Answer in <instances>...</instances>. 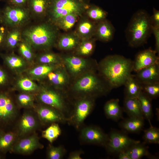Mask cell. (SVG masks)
<instances>
[{
	"label": "cell",
	"instance_id": "46",
	"mask_svg": "<svg viewBox=\"0 0 159 159\" xmlns=\"http://www.w3.org/2000/svg\"><path fill=\"white\" fill-rule=\"evenodd\" d=\"M153 14L150 17L152 26L159 27V11L155 8L153 9Z\"/></svg>",
	"mask_w": 159,
	"mask_h": 159
},
{
	"label": "cell",
	"instance_id": "28",
	"mask_svg": "<svg viewBox=\"0 0 159 159\" xmlns=\"http://www.w3.org/2000/svg\"><path fill=\"white\" fill-rule=\"evenodd\" d=\"M22 39V32L18 28H14L8 31L4 47L8 49H12L18 47Z\"/></svg>",
	"mask_w": 159,
	"mask_h": 159
},
{
	"label": "cell",
	"instance_id": "24",
	"mask_svg": "<svg viewBox=\"0 0 159 159\" xmlns=\"http://www.w3.org/2000/svg\"><path fill=\"white\" fill-rule=\"evenodd\" d=\"M125 86V98H138L141 91L140 83L131 74L127 79Z\"/></svg>",
	"mask_w": 159,
	"mask_h": 159
},
{
	"label": "cell",
	"instance_id": "38",
	"mask_svg": "<svg viewBox=\"0 0 159 159\" xmlns=\"http://www.w3.org/2000/svg\"><path fill=\"white\" fill-rule=\"evenodd\" d=\"M46 0H30V9L36 16H40L45 11L47 6Z\"/></svg>",
	"mask_w": 159,
	"mask_h": 159
},
{
	"label": "cell",
	"instance_id": "47",
	"mask_svg": "<svg viewBox=\"0 0 159 159\" xmlns=\"http://www.w3.org/2000/svg\"><path fill=\"white\" fill-rule=\"evenodd\" d=\"M7 31L6 26L0 27V48L4 47Z\"/></svg>",
	"mask_w": 159,
	"mask_h": 159
},
{
	"label": "cell",
	"instance_id": "13",
	"mask_svg": "<svg viewBox=\"0 0 159 159\" xmlns=\"http://www.w3.org/2000/svg\"><path fill=\"white\" fill-rule=\"evenodd\" d=\"M79 139L82 144H92L105 147L108 139V135L100 127L90 125L80 130Z\"/></svg>",
	"mask_w": 159,
	"mask_h": 159
},
{
	"label": "cell",
	"instance_id": "50",
	"mask_svg": "<svg viewBox=\"0 0 159 159\" xmlns=\"http://www.w3.org/2000/svg\"><path fill=\"white\" fill-rule=\"evenodd\" d=\"M119 159H131L130 156L126 150L122 151L118 154Z\"/></svg>",
	"mask_w": 159,
	"mask_h": 159
},
{
	"label": "cell",
	"instance_id": "48",
	"mask_svg": "<svg viewBox=\"0 0 159 159\" xmlns=\"http://www.w3.org/2000/svg\"><path fill=\"white\" fill-rule=\"evenodd\" d=\"M84 152L81 150H79L72 151L71 152L68 157V159H82L81 155L84 153Z\"/></svg>",
	"mask_w": 159,
	"mask_h": 159
},
{
	"label": "cell",
	"instance_id": "6",
	"mask_svg": "<svg viewBox=\"0 0 159 159\" xmlns=\"http://www.w3.org/2000/svg\"><path fill=\"white\" fill-rule=\"evenodd\" d=\"M15 96L9 91L0 90V130H12L21 115Z\"/></svg>",
	"mask_w": 159,
	"mask_h": 159
},
{
	"label": "cell",
	"instance_id": "36",
	"mask_svg": "<svg viewBox=\"0 0 159 159\" xmlns=\"http://www.w3.org/2000/svg\"><path fill=\"white\" fill-rule=\"evenodd\" d=\"M66 152L63 146L55 147L50 143L47 148V158L48 159H61L65 155Z\"/></svg>",
	"mask_w": 159,
	"mask_h": 159
},
{
	"label": "cell",
	"instance_id": "7",
	"mask_svg": "<svg viewBox=\"0 0 159 159\" xmlns=\"http://www.w3.org/2000/svg\"><path fill=\"white\" fill-rule=\"evenodd\" d=\"M73 107L67 122L80 130L84 126V121L92 111L95 105V99L82 97L75 99Z\"/></svg>",
	"mask_w": 159,
	"mask_h": 159
},
{
	"label": "cell",
	"instance_id": "30",
	"mask_svg": "<svg viewBox=\"0 0 159 159\" xmlns=\"http://www.w3.org/2000/svg\"><path fill=\"white\" fill-rule=\"evenodd\" d=\"M145 144L140 141L131 145L125 150L131 159H140L144 156H151Z\"/></svg>",
	"mask_w": 159,
	"mask_h": 159
},
{
	"label": "cell",
	"instance_id": "29",
	"mask_svg": "<svg viewBox=\"0 0 159 159\" xmlns=\"http://www.w3.org/2000/svg\"><path fill=\"white\" fill-rule=\"evenodd\" d=\"M140 109L144 118L146 119L152 125L150 120L153 116L152 100L141 91L138 98Z\"/></svg>",
	"mask_w": 159,
	"mask_h": 159
},
{
	"label": "cell",
	"instance_id": "15",
	"mask_svg": "<svg viewBox=\"0 0 159 159\" xmlns=\"http://www.w3.org/2000/svg\"><path fill=\"white\" fill-rule=\"evenodd\" d=\"M79 9V4L74 0H54L51 7V16L53 21H57L67 14H75Z\"/></svg>",
	"mask_w": 159,
	"mask_h": 159
},
{
	"label": "cell",
	"instance_id": "18",
	"mask_svg": "<svg viewBox=\"0 0 159 159\" xmlns=\"http://www.w3.org/2000/svg\"><path fill=\"white\" fill-rule=\"evenodd\" d=\"M6 66L10 70L17 74H20L29 69V63L21 56L13 53L9 54L0 53Z\"/></svg>",
	"mask_w": 159,
	"mask_h": 159
},
{
	"label": "cell",
	"instance_id": "49",
	"mask_svg": "<svg viewBox=\"0 0 159 159\" xmlns=\"http://www.w3.org/2000/svg\"><path fill=\"white\" fill-rule=\"evenodd\" d=\"M27 0H9L10 3L14 6H21L26 3Z\"/></svg>",
	"mask_w": 159,
	"mask_h": 159
},
{
	"label": "cell",
	"instance_id": "17",
	"mask_svg": "<svg viewBox=\"0 0 159 159\" xmlns=\"http://www.w3.org/2000/svg\"><path fill=\"white\" fill-rule=\"evenodd\" d=\"M46 78L53 87L63 91L69 84L70 77L63 64L49 72Z\"/></svg>",
	"mask_w": 159,
	"mask_h": 159
},
{
	"label": "cell",
	"instance_id": "1",
	"mask_svg": "<svg viewBox=\"0 0 159 159\" xmlns=\"http://www.w3.org/2000/svg\"><path fill=\"white\" fill-rule=\"evenodd\" d=\"M133 71V61L117 54L108 56L97 66V72L112 89L124 85Z\"/></svg>",
	"mask_w": 159,
	"mask_h": 159
},
{
	"label": "cell",
	"instance_id": "16",
	"mask_svg": "<svg viewBox=\"0 0 159 159\" xmlns=\"http://www.w3.org/2000/svg\"><path fill=\"white\" fill-rule=\"evenodd\" d=\"M157 54L155 50L151 48L139 52L133 61V71L136 72L143 69L159 63V57Z\"/></svg>",
	"mask_w": 159,
	"mask_h": 159
},
{
	"label": "cell",
	"instance_id": "27",
	"mask_svg": "<svg viewBox=\"0 0 159 159\" xmlns=\"http://www.w3.org/2000/svg\"><path fill=\"white\" fill-rule=\"evenodd\" d=\"M115 31L114 26L110 22L103 21L97 27L96 35L100 39L108 42L113 39Z\"/></svg>",
	"mask_w": 159,
	"mask_h": 159
},
{
	"label": "cell",
	"instance_id": "3",
	"mask_svg": "<svg viewBox=\"0 0 159 159\" xmlns=\"http://www.w3.org/2000/svg\"><path fill=\"white\" fill-rule=\"evenodd\" d=\"M150 16L143 10H140L132 16L126 29L130 46L137 47L146 42L151 32Z\"/></svg>",
	"mask_w": 159,
	"mask_h": 159
},
{
	"label": "cell",
	"instance_id": "31",
	"mask_svg": "<svg viewBox=\"0 0 159 159\" xmlns=\"http://www.w3.org/2000/svg\"><path fill=\"white\" fill-rule=\"evenodd\" d=\"M15 99L16 104L20 109L34 108L35 100V95L34 94L20 92L15 96Z\"/></svg>",
	"mask_w": 159,
	"mask_h": 159
},
{
	"label": "cell",
	"instance_id": "52",
	"mask_svg": "<svg viewBox=\"0 0 159 159\" xmlns=\"http://www.w3.org/2000/svg\"><path fill=\"white\" fill-rule=\"evenodd\" d=\"M2 22V15L0 11V23Z\"/></svg>",
	"mask_w": 159,
	"mask_h": 159
},
{
	"label": "cell",
	"instance_id": "2",
	"mask_svg": "<svg viewBox=\"0 0 159 159\" xmlns=\"http://www.w3.org/2000/svg\"><path fill=\"white\" fill-rule=\"evenodd\" d=\"M71 93L74 99L82 97L95 99L108 94L113 89L96 71L87 72L74 79Z\"/></svg>",
	"mask_w": 159,
	"mask_h": 159
},
{
	"label": "cell",
	"instance_id": "9",
	"mask_svg": "<svg viewBox=\"0 0 159 159\" xmlns=\"http://www.w3.org/2000/svg\"><path fill=\"white\" fill-rule=\"evenodd\" d=\"M63 65L70 77L74 79L91 71L97 70L98 63L76 56H69L62 58Z\"/></svg>",
	"mask_w": 159,
	"mask_h": 159
},
{
	"label": "cell",
	"instance_id": "23",
	"mask_svg": "<svg viewBox=\"0 0 159 159\" xmlns=\"http://www.w3.org/2000/svg\"><path fill=\"white\" fill-rule=\"evenodd\" d=\"M123 109L129 117L139 118L144 120L139 102L138 98H125Z\"/></svg>",
	"mask_w": 159,
	"mask_h": 159
},
{
	"label": "cell",
	"instance_id": "8",
	"mask_svg": "<svg viewBox=\"0 0 159 159\" xmlns=\"http://www.w3.org/2000/svg\"><path fill=\"white\" fill-rule=\"evenodd\" d=\"M42 127L33 109H24L12 129L16 133L18 139L31 135Z\"/></svg>",
	"mask_w": 159,
	"mask_h": 159
},
{
	"label": "cell",
	"instance_id": "33",
	"mask_svg": "<svg viewBox=\"0 0 159 159\" xmlns=\"http://www.w3.org/2000/svg\"><path fill=\"white\" fill-rule=\"evenodd\" d=\"M62 131L58 123L51 124L42 132V136L52 144L61 135Z\"/></svg>",
	"mask_w": 159,
	"mask_h": 159
},
{
	"label": "cell",
	"instance_id": "42",
	"mask_svg": "<svg viewBox=\"0 0 159 159\" xmlns=\"http://www.w3.org/2000/svg\"><path fill=\"white\" fill-rule=\"evenodd\" d=\"M76 19L75 13L67 14L61 19V25L64 29H69L73 26L76 21Z\"/></svg>",
	"mask_w": 159,
	"mask_h": 159
},
{
	"label": "cell",
	"instance_id": "43",
	"mask_svg": "<svg viewBox=\"0 0 159 159\" xmlns=\"http://www.w3.org/2000/svg\"><path fill=\"white\" fill-rule=\"evenodd\" d=\"M8 75L6 71L0 66V90H4L9 83Z\"/></svg>",
	"mask_w": 159,
	"mask_h": 159
},
{
	"label": "cell",
	"instance_id": "35",
	"mask_svg": "<svg viewBox=\"0 0 159 159\" xmlns=\"http://www.w3.org/2000/svg\"><path fill=\"white\" fill-rule=\"evenodd\" d=\"M145 143H159V129L158 128L150 126L144 131L143 137Z\"/></svg>",
	"mask_w": 159,
	"mask_h": 159
},
{
	"label": "cell",
	"instance_id": "12",
	"mask_svg": "<svg viewBox=\"0 0 159 159\" xmlns=\"http://www.w3.org/2000/svg\"><path fill=\"white\" fill-rule=\"evenodd\" d=\"M42 126H48L53 123H64L67 119L60 111L49 106L38 103H35L33 108Z\"/></svg>",
	"mask_w": 159,
	"mask_h": 159
},
{
	"label": "cell",
	"instance_id": "26",
	"mask_svg": "<svg viewBox=\"0 0 159 159\" xmlns=\"http://www.w3.org/2000/svg\"><path fill=\"white\" fill-rule=\"evenodd\" d=\"M17 89L20 92L29 93L35 94L39 91L40 86L28 77L19 78L16 82Z\"/></svg>",
	"mask_w": 159,
	"mask_h": 159
},
{
	"label": "cell",
	"instance_id": "25",
	"mask_svg": "<svg viewBox=\"0 0 159 159\" xmlns=\"http://www.w3.org/2000/svg\"><path fill=\"white\" fill-rule=\"evenodd\" d=\"M144 125L143 120L130 117L123 120L119 123L120 127L124 131L133 133L140 132Z\"/></svg>",
	"mask_w": 159,
	"mask_h": 159
},
{
	"label": "cell",
	"instance_id": "32",
	"mask_svg": "<svg viewBox=\"0 0 159 159\" xmlns=\"http://www.w3.org/2000/svg\"><path fill=\"white\" fill-rule=\"evenodd\" d=\"M36 62L37 64H63L62 58L58 55L52 52L45 53L39 55L36 58Z\"/></svg>",
	"mask_w": 159,
	"mask_h": 159
},
{
	"label": "cell",
	"instance_id": "51",
	"mask_svg": "<svg viewBox=\"0 0 159 159\" xmlns=\"http://www.w3.org/2000/svg\"><path fill=\"white\" fill-rule=\"evenodd\" d=\"M4 158V154L0 153V159H3Z\"/></svg>",
	"mask_w": 159,
	"mask_h": 159
},
{
	"label": "cell",
	"instance_id": "19",
	"mask_svg": "<svg viewBox=\"0 0 159 159\" xmlns=\"http://www.w3.org/2000/svg\"><path fill=\"white\" fill-rule=\"evenodd\" d=\"M134 75L140 84L159 82V63L143 69Z\"/></svg>",
	"mask_w": 159,
	"mask_h": 159
},
{
	"label": "cell",
	"instance_id": "37",
	"mask_svg": "<svg viewBox=\"0 0 159 159\" xmlns=\"http://www.w3.org/2000/svg\"><path fill=\"white\" fill-rule=\"evenodd\" d=\"M140 85L141 91L151 100L158 97L159 82L140 84Z\"/></svg>",
	"mask_w": 159,
	"mask_h": 159
},
{
	"label": "cell",
	"instance_id": "10",
	"mask_svg": "<svg viewBox=\"0 0 159 159\" xmlns=\"http://www.w3.org/2000/svg\"><path fill=\"white\" fill-rule=\"evenodd\" d=\"M2 22L5 26L18 28L26 23L29 19L28 9L22 6H6L1 13Z\"/></svg>",
	"mask_w": 159,
	"mask_h": 159
},
{
	"label": "cell",
	"instance_id": "4",
	"mask_svg": "<svg viewBox=\"0 0 159 159\" xmlns=\"http://www.w3.org/2000/svg\"><path fill=\"white\" fill-rule=\"evenodd\" d=\"M22 37L33 48L42 49L52 46L55 40V34L49 26L40 24L24 29L22 32Z\"/></svg>",
	"mask_w": 159,
	"mask_h": 159
},
{
	"label": "cell",
	"instance_id": "44",
	"mask_svg": "<svg viewBox=\"0 0 159 159\" xmlns=\"http://www.w3.org/2000/svg\"><path fill=\"white\" fill-rule=\"evenodd\" d=\"M94 28V26L92 23L89 22H85L80 24L79 30L81 34H85L92 31Z\"/></svg>",
	"mask_w": 159,
	"mask_h": 159
},
{
	"label": "cell",
	"instance_id": "20",
	"mask_svg": "<svg viewBox=\"0 0 159 159\" xmlns=\"http://www.w3.org/2000/svg\"><path fill=\"white\" fill-rule=\"evenodd\" d=\"M62 65L37 64L34 67L29 68L26 72L27 76L33 80H41L46 79L51 72Z\"/></svg>",
	"mask_w": 159,
	"mask_h": 159
},
{
	"label": "cell",
	"instance_id": "11",
	"mask_svg": "<svg viewBox=\"0 0 159 159\" xmlns=\"http://www.w3.org/2000/svg\"><path fill=\"white\" fill-rule=\"evenodd\" d=\"M108 139L105 148L111 154H117L125 150L131 145L140 142L130 138L125 132L112 130L108 135Z\"/></svg>",
	"mask_w": 159,
	"mask_h": 159
},
{
	"label": "cell",
	"instance_id": "22",
	"mask_svg": "<svg viewBox=\"0 0 159 159\" xmlns=\"http://www.w3.org/2000/svg\"><path fill=\"white\" fill-rule=\"evenodd\" d=\"M119 101L118 99H112L105 103L104 108L107 118L116 121L123 118L122 110L119 105Z\"/></svg>",
	"mask_w": 159,
	"mask_h": 159
},
{
	"label": "cell",
	"instance_id": "14",
	"mask_svg": "<svg viewBox=\"0 0 159 159\" xmlns=\"http://www.w3.org/2000/svg\"><path fill=\"white\" fill-rule=\"evenodd\" d=\"M44 147L43 145L39 141L38 134L35 132L27 136L17 139L11 153L29 155L37 150L43 149Z\"/></svg>",
	"mask_w": 159,
	"mask_h": 159
},
{
	"label": "cell",
	"instance_id": "21",
	"mask_svg": "<svg viewBox=\"0 0 159 159\" xmlns=\"http://www.w3.org/2000/svg\"><path fill=\"white\" fill-rule=\"evenodd\" d=\"M17 140L16 134L12 129L0 130V153L4 154L8 152L11 153Z\"/></svg>",
	"mask_w": 159,
	"mask_h": 159
},
{
	"label": "cell",
	"instance_id": "45",
	"mask_svg": "<svg viewBox=\"0 0 159 159\" xmlns=\"http://www.w3.org/2000/svg\"><path fill=\"white\" fill-rule=\"evenodd\" d=\"M151 32L154 36L155 39V51L157 54L159 53V27H156L151 26Z\"/></svg>",
	"mask_w": 159,
	"mask_h": 159
},
{
	"label": "cell",
	"instance_id": "5",
	"mask_svg": "<svg viewBox=\"0 0 159 159\" xmlns=\"http://www.w3.org/2000/svg\"><path fill=\"white\" fill-rule=\"evenodd\" d=\"M37 103L47 105L58 110L68 118L72 108L68 100V95L62 91L45 85L40 86L38 92L35 94Z\"/></svg>",
	"mask_w": 159,
	"mask_h": 159
},
{
	"label": "cell",
	"instance_id": "34",
	"mask_svg": "<svg viewBox=\"0 0 159 159\" xmlns=\"http://www.w3.org/2000/svg\"><path fill=\"white\" fill-rule=\"evenodd\" d=\"M17 47L21 57L29 63L32 64L34 61V57L32 46L22 39Z\"/></svg>",
	"mask_w": 159,
	"mask_h": 159
},
{
	"label": "cell",
	"instance_id": "40",
	"mask_svg": "<svg viewBox=\"0 0 159 159\" xmlns=\"http://www.w3.org/2000/svg\"><path fill=\"white\" fill-rule=\"evenodd\" d=\"M89 16L95 21L103 20L107 16V13L101 9L97 7H94L88 12Z\"/></svg>",
	"mask_w": 159,
	"mask_h": 159
},
{
	"label": "cell",
	"instance_id": "39",
	"mask_svg": "<svg viewBox=\"0 0 159 159\" xmlns=\"http://www.w3.org/2000/svg\"><path fill=\"white\" fill-rule=\"evenodd\" d=\"M77 44V41L74 38L70 36H65L60 39L58 46L61 49L67 50L73 49Z\"/></svg>",
	"mask_w": 159,
	"mask_h": 159
},
{
	"label": "cell",
	"instance_id": "41",
	"mask_svg": "<svg viewBox=\"0 0 159 159\" xmlns=\"http://www.w3.org/2000/svg\"><path fill=\"white\" fill-rule=\"evenodd\" d=\"M94 47V43L92 41L84 42L79 48V54L83 56L88 55L92 53Z\"/></svg>",
	"mask_w": 159,
	"mask_h": 159
}]
</instances>
